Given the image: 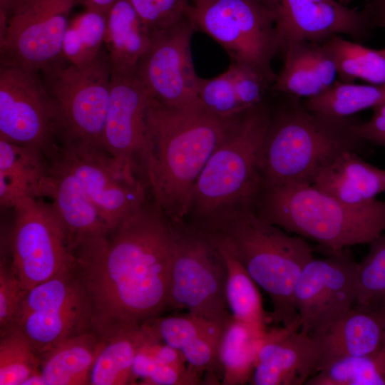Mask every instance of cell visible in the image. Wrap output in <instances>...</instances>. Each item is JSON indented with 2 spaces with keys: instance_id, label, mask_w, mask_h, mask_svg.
<instances>
[{
  "instance_id": "1",
  "label": "cell",
  "mask_w": 385,
  "mask_h": 385,
  "mask_svg": "<svg viewBox=\"0 0 385 385\" xmlns=\"http://www.w3.org/2000/svg\"><path fill=\"white\" fill-rule=\"evenodd\" d=\"M111 233L75 252L92 329L103 339L168 308L175 246L173 225L155 202H145Z\"/></svg>"
},
{
  "instance_id": "2",
  "label": "cell",
  "mask_w": 385,
  "mask_h": 385,
  "mask_svg": "<svg viewBox=\"0 0 385 385\" xmlns=\"http://www.w3.org/2000/svg\"><path fill=\"white\" fill-rule=\"evenodd\" d=\"M237 117H219L201 103L170 107L150 96L143 167L154 202L172 223L190 212L195 185Z\"/></svg>"
},
{
  "instance_id": "3",
  "label": "cell",
  "mask_w": 385,
  "mask_h": 385,
  "mask_svg": "<svg viewBox=\"0 0 385 385\" xmlns=\"http://www.w3.org/2000/svg\"><path fill=\"white\" fill-rule=\"evenodd\" d=\"M200 229L222 241L269 295L272 322L300 328L294 289L304 267L314 257L306 239L265 221L253 207L234 211Z\"/></svg>"
},
{
  "instance_id": "4",
  "label": "cell",
  "mask_w": 385,
  "mask_h": 385,
  "mask_svg": "<svg viewBox=\"0 0 385 385\" xmlns=\"http://www.w3.org/2000/svg\"><path fill=\"white\" fill-rule=\"evenodd\" d=\"M356 123L351 116L322 115L296 103L272 115L261 157L263 190L291 183L312 185L342 153H366L369 143L355 133Z\"/></svg>"
},
{
  "instance_id": "5",
  "label": "cell",
  "mask_w": 385,
  "mask_h": 385,
  "mask_svg": "<svg viewBox=\"0 0 385 385\" xmlns=\"http://www.w3.org/2000/svg\"><path fill=\"white\" fill-rule=\"evenodd\" d=\"M253 208L265 221L316 242L328 255L369 244L385 231V200L349 205L309 184L265 188Z\"/></svg>"
},
{
  "instance_id": "6",
  "label": "cell",
  "mask_w": 385,
  "mask_h": 385,
  "mask_svg": "<svg viewBox=\"0 0 385 385\" xmlns=\"http://www.w3.org/2000/svg\"><path fill=\"white\" fill-rule=\"evenodd\" d=\"M272 113L261 103L238 115L210 157L193 190L195 225L254 207L263 190L260 163Z\"/></svg>"
},
{
  "instance_id": "7",
  "label": "cell",
  "mask_w": 385,
  "mask_h": 385,
  "mask_svg": "<svg viewBox=\"0 0 385 385\" xmlns=\"http://www.w3.org/2000/svg\"><path fill=\"white\" fill-rule=\"evenodd\" d=\"M38 73L56 106L59 144L102 148L112 73L106 46L88 62L76 64L62 58Z\"/></svg>"
},
{
  "instance_id": "8",
  "label": "cell",
  "mask_w": 385,
  "mask_h": 385,
  "mask_svg": "<svg viewBox=\"0 0 385 385\" xmlns=\"http://www.w3.org/2000/svg\"><path fill=\"white\" fill-rule=\"evenodd\" d=\"M90 329H93L91 301L76 260L54 277L26 292L7 332L21 334L40 356L62 341Z\"/></svg>"
},
{
  "instance_id": "9",
  "label": "cell",
  "mask_w": 385,
  "mask_h": 385,
  "mask_svg": "<svg viewBox=\"0 0 385 385\" xmlns=\"http://www.w3.org/2000/svg\"><path fill=\"white\" fill-rule=\"evenodd\" d=\"M175 246L168 308L226 325L232 316L226 299L227 269L216 246L200 228L173 223Z\"/></svg>"
},
{
  "instance_id": "10",
  "label": "cell",
  "mask_w": 385,
  "mask_h": 385,
  "mask_svg": "<svg viewBox=\"0 0 385 385\" xmlns=\"http://www.w3.org/2000/svg\"><path fill=\"white\" fill-rule=\"evenodd\" d=\"M190 19L196 30L217 42L232 63L247 65L274 82L272 61L280 43L265 0H212L192 5Z\"/></svg>"
},
{
  "instance_id": "11",
  "label": "cell",
  "mask_w": 385,
  "mask_h": 385,
  "mask_svg": "<svg viewBox=\"0 0 385 385\" xmlns=\"http://www.w3.org/2000/svg\"><path fill=\"white\" fill-rule=\"evenodd\" d=\"M13 210L9 261L27 291L54 277L76 258L68 232L49 202L31 197Z\"/></svg>"
},
{
  "instance_id": "12",
  "label": "cell",
  "mask_w": 385,
  "mask_h": 385,
  "mask_svg": "<svg viewBox=\"0 0 385 385\" xmlns=\"http://www.w3.org/2000/svg\"><path fill=\"white\" fill-rule=\"evenodd\" d=\"M51 158L77 178L110 232L146 202L136 170L118 163L101 148L61 143Z\"/></svg>"
},
{
  "instance_id": "13",
  "label": "cell",
  "mask_w": 385,
  "mask_h": 385,
  "mask_svg": "<svg viewBox=\"0 0 385 385\" xmlns=\"http://www.w3.org/2000/svg\"><path fill=\"white\" fill-rule=\"evenodd\" d=\"M0 139L37 149L48 159L57 150L56 109L38 73L0 66Z\"/></svg>"
},
{
  "instance_id": "14",
  "label": "cell",
  "mask_w": 385,
  "mask_h": 385,
  "mask_svg": "<svg viewBox=\"0 0 385 385\" xmlns=\"http://www.w3.org/2000/svg\"><path fill=\"white\" fill-rule=\"evenodd\" d=\"M78 0H35L0 21L1 66L39 73L63 58L70 14Z\"/></svg>"
},
{
  "instance_id": "15",
  "label": "cell",
  "mask_w": 385,
  "mask_h": 385,
  "mask_svg": "<svg viewBox=\"0 0 385 385\" xmlns=\"http://www.w3.org/2000/svg\"><path fill=\"white\" fill-rule=\"evenodd\" d=\"M195 26L190 18L165 31L152 34L150 46L136 74L150 97L175 108L200 103L191 53Z\"/></svg>"
},
{
  "instance_id": "16",
  "label": "cell",
  "mask_w": 385,
  "mask_h": 385,
  "mask_svg": "<svg viewBox=\"0 0 385 385\" xmlns=\"http://www.w3.org/2000/svg\"><path fill=\"white\" fill-rule=\"evenodd\" d=\"M328 255L306 265L294 289L299 329L308 334L356 303L358 262L349 247Z\"/></svg>"
},
{
  "instance_id": "17",
  "label": "cell",
  "mask_w": 385,
  "mask_h": 385,
  "mask_svg": "<svg viewBox=\"0 0 385 385\" xmlns=\"http://www.w3.org/2000/svg\"><path fill=\"white\" fill-rule=\"evenodd\" d=\"M276 25L280 51L298 41L324 43L334 36L364 40L372 29L363 9L336 0H265Z\"/></svg>"
},
{
  "instance_id": "18",
  "label": "cell",
  "mask_w": 385,
  "mask_h": 385,
  "mask_svg": "<svg viewBox=\"0 0 385 385\" xmlns=\"http://www.w3.org/2000/svg\"><path fill=\"white\" fill-rule=\"evenodd\" d=\"M150 95L136 73H111V95L102 148L120 163L143 165L148 137Z\"/></svg>"
},
{
  "instance_id": "19",
  "label": "cell",
  "mask_w": 385,
  "mask_h": 385,
  "mask_svg": "<svg viewBox=\"0 0 385 385\" xmlns=\"http://www.w3.org/2000/svg\"><path fill=\"white\" fill-rule=\"evenodd\" d=\"M384 332L385 305L356 303L309 334L318 356L317 372L338 359L379 351L382 348Z\"/></svg>"
},
{
  "instance_id": "20",
  "label": "cell",
  "mask_w": 385,
  "mask_h": 385,
  "mask_svg": "<svg viewBox=\"0 0 385 385\" xmlns=\"http://www.w3.org/2000/svg\"><path fill=\"white\" fill-rule=\"evenodd\" d=\"M318 356L309 334L298 327L267 331L250 384L302 385L317 372Z\"/></svg>"
},
{
  "instance_id": "21",
  "label": "cell",
  "mask_w": 385,
  "mask_h": 385,
  "mask_svg": "<svg viewBox=\"0 0 385 385\" xmlns=\"http://www.w3.org/2000/svg\"><path fill=\"white\" fill-rule=\"evenodd\" d=\"M41 195L62 221L74 252L111 233L79 181L56 158L50 159Z\"/></svg>"
},
{
  "instance_id": "22",
  "label": "cell",
  "mask_w": 385,
  "mask_h": 385,
  "mask_svg": "<svg viewBox=\"0 0 385 385\" xmlns=\"http://www.w3.org/2000/svg\"><path fill=\"white\" fill-rule=\"evenodd\" d=\"M282 52L284 63L273 82L274 91L309 98L337 81L336 63L323 43L294 42Z\"/></svg>"
},
{
  "instance_id": "23",
  "label": "cell",
  "mask_w": 385,
  "mask_h": 385,
  "mask_svg": "<svg viewBox=\"0 0 385 385\" xmlns=\"http://www.w3.org/2000/svg\"><path fill=\"white\" fill-rule=\"evenodd\" d=\"M312 185L346 205H366L385 191V170L356 152L347 151L324 168Z\"/></svg>"
},
{
  "instance_id": "24",
  "label": "cell",
  "mask_w": 385,
  "mask_h": 385,
  "mask_svg": "<svg viewBox=\"0 0 385 385\" xmlns=\"http://www.w3.org/2000/svg\"><path fill=\"white\" fill-rule=\"evenodd\" d=\"M50 160L41 151L0 139V204L14 209L28 198L42 197Z\"/></svg>"
},
{
  "instance_id": "25",
  "label": "cell",
  "mask_w": 385,
  "mask_h": 385,
  "mask_svg": "<svg viewBox=\"0 0 385 385\" xmlns=\"http://www.w3.org/2000/svg\"><path fill=\"white\" fill-rule=\"evenodd\" d=\"M151 37L130 1L116 0L107 16L105 37L112 72L136 73Z\"/></svg>"
},
{
  "instance_id": "26",
  "label": "cell",
  "mask_w": 385,
  "mask_h": 385,
  "mask_svg": "<svg viewBox=\"0 0 385 385\" xmlns=\"http://www.w3.org/2000/svg\"><path fill=\"white\" fill-rule=\"evenodd\" d=\"M103 339L93 329L69 337L40 355L46 385H88Z\"/></svg>"
},
{
  "instance_id": "27",
  "label": "cell",
  "mask_w": 385,
  "mask_h": 385,
  "mask_svg": "<svg viewBox=\"0 0 385 385\" xmlns=\"http://www.w3.org/2000/svg\"><path fill=\"white\" fill-rule=\"evenodd\" d=\"M204 232L225 261L227 269L226 299L232 317L247 327L256 337H265L268 331L267 317L258 285L222 241Z\"/></svg>"
},
{
  "instance_id": "28",
  "label": "cell",
  "mask_w": 385,
  "mask_h": 385,
  "mask_svg": "<svg viewBox=\"0 0 385 385\" xmlns=\"http://www.w3.org/2000/svg\"><path fill=\"white\" fill-rule=\"evenodd\" d=\"M148 337L141 325H137L103 339L90 373L88 385L130 384L135 356Z\"/></svg>"
},
{
  "instance_id": "29",
  "label": "cell",
  "mask_w": 385,
  "mask_h": 385,
  "mask_svg": "<svg viewBox=\"0 0 385 385\" xmlns=\"http://www.w3.org/2000/svg\"><path fill=\"white\" fill-rule=\"evenodd\" d=\"M265 336L256 337L232 317L224 328L218 347L221 384L250 383Z\"/></svg>"
},
{
  "instance_id": "30",
  "label": "cell",
  "mask_w": 385,
  "mask_h": 385,
  "mask_svg": "<svg viewBox=\"0 0 385 385\" xmlns=\"http://www.w3.org/2000/svg\"><path fill=\"white\" fill-rule=\"evenodd\" d=\"M336 63L338 81L353 83L356 79L372 85L385 84V52L341 36L331 37L323 43Z\"/></svg>"
},
{
  "instance_id": "31",
  "label": "cell",
  "mask_w": 385,
  "mask_h": 385,
  "mask_svg": "<svg viewBox=\"0 0 385 385\" xmlns=\"http://www.w3.org/2000/svg\"><path fill=\"white\" fill-rule=\"evenodd\" d=\"M385 101V84L361 85L337 81L320 94L307 98L309 111L334 117H350Z\"/></svg>"
},
{
  "instance_id": "32",
  "label": "cell",
  "mask_w": 385,
  "mask_h": 385,
  "mask_svg": "<svg viewBox=\"0 0 385 385\" xmlns=\"http://www.w3.org/2000/svg\"><path fill=\"white\" fill-rule=\"evenodd\" d=\"M306 385H385V351L338 359L312 375Z\"/></svg>"
},
{
  "instance_id": "33",
  "label": "cell",
  "mask_w": 385,
  "mask_h": 385,
  "mask_svg": "<svg viewBox=\"0 0 385 385\" xmlns=\"http://www.w3.org/2000/svg\"><path fill=\"white\" fill-rule=\"evenodd\" d=\"M107 16L86 9L70 19L64 38L63 58L79 64L93 59L105 46Z\"/></svg>"
},
{
  "instance_id": "34",
  "label": "cell",
  "mask_w": 385,
  "mask_h": 385,
  "mask_svg": "<svg viewBox=\"0 0 385 385\" xmlns=\"http://www.w3.org/2000/svg\"><path fill=\"white\" fill-rule=\"evenodd\" d=\"M218 326V323L188 313L158 316L143 322V329L153 339L182 351L200 336Z\"/></svg>"
},
{
  "instance_id": "35",
  "label": "cell",
  "mask_w": 385,
  "mask_h": 385,
  "mask_svg": "<svg viewBox=\"0 0 385 385\" xmlns=\"http://www.w3.org/2000/svg\"><path fill=\"white\" fill-rule=\"evenodd\" d=\"M40 365L39 354L24 337L15 332L0 335V385H23Z\"/></svg>"
},
{
  "instance_id": "36",
  "label": "cell",
  "mask_w": 385,
  "mask_h": 385,
  "mask_svg": "<svg viewBox=\"0 0 385 385\" xmlns=\"http://www.w3.org/2000/svg\"><path fill=\"white\" fill-rule=\"evenodd\" d=\"M150 340V337L149 336L135 356L132 367L130 384H202L200 380L188 369L177 368L156 356L151 348Z\"/></svg>"
},
{
  "instance_id": "37",
  "label": "cell",
  "mask_w": 385,
  "mask_h": 385,
  "mask_svg": "<svg viewBox=\"0 0 385 385\" xmlns=\"http://www.w3.org/2000/svg\"><path fill=\"white\" fill-rule=\"evenodd\" d=\"M369 244L357 264L356 304L385 305V231Z\"/></svg>"
},
{
  "instance_id": "38",
  "label": "cell",
  "mask_w": 385,
  "mask_h": 385,
  "mask_svg": "<svg viewBox=\"0 0 385 385\" xmlns=\"http://www.w3.org/2000/svg\"><path fill=\"white\" fill-rule=\"evenodd\" d=\"M197 96L207 111L221 118H233L246 111L238 101L229 68L212 78L199 77Z\"/></svg>"
},
{
  "instance_id": "39",
  "label": "cell",
  "mask_w": 385,
  "mask_h": 385,
  "mask_svg": "<svg viewBox=\"0 0 385 385\" xmlns=\"http://www.w3.org/2000/svg\"><path fill=\"white\" fill-rule=\"evenodd\" d=\"M143 23L153 34L170 29L190 18V0H130Z\"/></svg>"
},
{
  "instance_id": "40",
  "label": "cell",
  "mask_w": 385,
  "mask_h": 385,
  "mask_svg": "<svg viewBox=\"0 0 385 385\" xmlns=\"http://www.w3.org/2000/svg\"><path fill=\"white\" fill-rule=\"evenodd\" d=\"M25 291L14 274L10 261L1 256L0 262V335L11 328Z\"/></svg>"
},
{
  "instance_id": "41",
  "label": "cell",
  "mask_w": 385,
  "mask_h": 385,
  "mask_svg": "<svg viewBox=\"0 0 385 385\" xmlns=\"http://www.w3.org/2000/svg\"><path fill=\"white\" fill-rule=\"evenodd\" d=\"M228 68L242 108L247 111L261 103L265 90L272 82L247 65L231 62Z\"/></svg>"
},
{
  "instance_id": "42",
  "label": "cell",
  "mask_w": 385,
  "mask_h": 385,
  "mask_svg": "<svg viewBox=\"0 0 385 385\" xmlns=\"http://www.w3.org/2000/svg\"><path fill=\"white\" fill-rule=\"evenodd\" d=\"M373 115L366 122H356L355 133L369 144L385 148V101L372 108Z\"/></svg>"
},
{
  "instance_id": "43",
  "label": "cell",
  "mask_w": 385,
  "mask_h": 385,
  "mask_svg": "<svg viewBox=\"0 0 385 385\" xmlns=\"http://www.w3.org/2000/svg\"><path fill=\"white\" fill-rule=\"evenodd\" d=\"M362 9L372 29L385 27V0H367Z\"/></svg>"
},
{
  "instance_id": "44",
  "label": "cell",
  "mask_w": 385,
  "mask_h": 385,
  "mask_svg": "<svg viewBox=\"0 0 385 385\" xmlns=\"http://www.w3.org/2000/svg\"><path fill=\"white\" fill-rule=\"evenodd\" d=\"M35 0H0V21H6L11 16Z\"/></svg>"
},
{
  "instance_id": "45",
  "label": "cell",
  "mask_w": 385,
  "mask_h": 385,
  "mask_svg": "<svg viewBox=\"0 0 385 385\" xmlns=\"http://www.w3.org/2000/svg\"><path fill=\"white\" fill-rule=\"evenodd\" d=\"M86 9L108 14L116 0H83Z\"/></svg>"
},
{
  "instance_id": "46",
  "label": "cell",
  "mask_w": 385,
  "mask_h": 385,
  "mask_svg": "<svg viewBox=\"0 0 385 385\" xmlns=\"http://www.w3.org/2000/svg\"><path fill=\"white\" fill-rule=\"evenodd\" d=\"M23 385H46L41 371H37L30 376Z\"/></svg>"
},
{
  "instance_id": "47",
  "label": "cell",
  "mask_w": 385,
  "mask_h": 385,
  "mask_svg": "<svg viewBox=\"0 0 385 385\" xmlns=\"http://www.w3.org/2000/svg\"><path fill=\"white\" fill-rule=\"evenodd\" d=\"M190 1L193 6H197L205 4L212 0H190Z\"/></svg>"
},
{
  "instance_id": "48",
  "label": "cell",
  "mask_w": 385,
  "mask_h": 385,
  "mask_svg": "<svg viewBox=\"0 0 385 385\" xmlns=\"http://www.w3.org/2000/svg\"><path fill=\"white\" fill-rule=\"evenodd\" d=\"M382 349L385 351V332L382 341Z\"/></svg>"
},
{
  "instance_id": "49",
  "label": "cell",
  "mask_w": 385,
  "mask_h": 385,
  "mask_svg": "<svg viewBox=\"0 0 385 385\" xmlns=\"http://www.w3.org/2000/svg\"><path fill=\"white\" fill-rule=\"evenodd\" d=\"M339 1L344 4H346L351 1V0H339Z\"/></svg>"
},
{
  "instance_id": "50",
  "label": "cell",
  "mask_w": 385,
  "mask_h": 385,
  "mask_svg": "<svg viewBox=\"0 0 385 385\" xmlns=\"http://www.w3.org/2000/svg\"><path fill=\"white\" fill-rule=\"evenodd\" d=\"M384 51L385 52V47L383 48Z\"/></svg>"
}]
</instances>
